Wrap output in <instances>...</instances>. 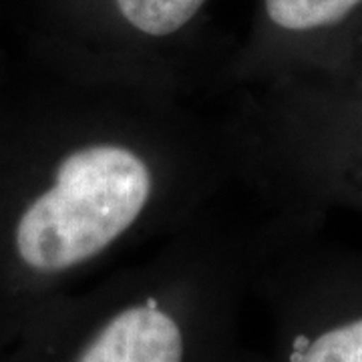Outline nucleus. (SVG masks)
<instances>
[{
	"label": "nucleus",
	"mask_w": 362,
	"mask_h": 362,
	"mask_svg": "<svg viewBox=\"0 0 362 362\" xmlns=\"http://www.w3.org/2000/svg\"><path fill=\"white\" fill-rule=\"evenodd\" d=\"M290 362H362V306L298 330L292 337Z\"/></svg>",
	"instance_id": "nucleus-5"
},
{
	"label": "nucleus",
	"mask_w": 362,
	"mask_h": 362,
	"mask_svg": "<svg viewBox=\"0 0 362 362\" xmlns=\"http://www.w3.org/2000/svg\"><path fill=\"white\" fill-rule=\"evenodd\" d=\"M211 0H35L26 54L78 77L197 99L216 89L202 59Z\"/></svg>",
	"instance_id": "nucleus-3"
},
{
	"label": "nucleus",
	"mask_w": 362,
	"mask_h": 362,
	"mask_svg": "<svg viewBox=\"0 0 362 362\" xmlns=\"http://www.w3.org/2000/svg\"><path fill=\"white\" fill-rule=\"evenodd\" d=\"M362 51V0H256L244 40L228 54L218 90L322 77Z\"/></svg>",
	"instance_id": "nucleus-4"
},
{
	"label": "nucleus",
	"mask_w": 362,
	"mask_h": 362,
	"mask_svg": "<svg viewBox=\"0 0 362 362\" xmlns=\"http://www.w3.org/2000/svg\"><path fill=\"white\" fill-rule=\"evenodd\" d=\"M233 93L247 192L288 214L362 216V51L330 75Z\"/></svg>",
	"instance_id": "nucleus-2"
},
{
	"label": "nucleus",
	"mask_w": 362,
	"mask_h": 362,
	"mask_svg": "<svg viewBox=\"0 0 362 362\" xmlns=\"http://www.w3.org/2000/svg\"><path fill=\"white\" fill-rule=\"evenodd\" d=\"M242 185L232 111L26 54L0 69V337L119 247L171 235Z\"/></svg>",
	"instance_id": "nucleus-1"
}]
</instances>
